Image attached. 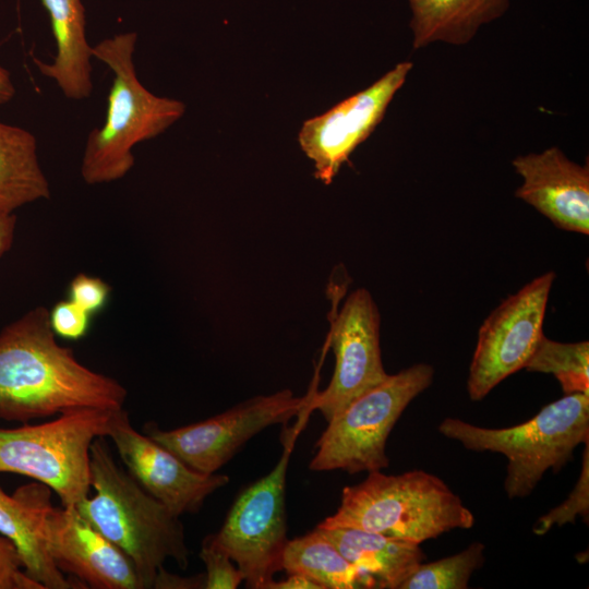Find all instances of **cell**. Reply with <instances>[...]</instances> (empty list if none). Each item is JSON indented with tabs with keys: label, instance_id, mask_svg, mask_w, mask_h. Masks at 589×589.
Returning a JSON list of instances; mask_svg holds the SVG:
<instances>
[{
	"label": "cell",
	"instance_id": "obj_1",
	"mask_svg": "<svg viewBox=\"0 0 589 589\" xmlns=\"http://www.w3.org/2000/svg\"><path fill=\"white\" fill-rule=\"evenodd\" d=\"M127 389L60 346L49 311L36 306L0 333V420L27 422L94 407L123 408Z\"/></svg>",
	"mask_w": 589,
	"mask_h": 589
},
{
	"label": "cell",
	"instance_id": "obj_2",
	"mask_svg": "<svg viewBox=\"0 0 589 589\" xmlns=\"http://www.w3.org/2000/svg\"><path fill=\"white\" fill-rule=\"evenodd\" d=\"M89 486L94 494L75 508L129 556L143 589L153 588L168 558L182 569L188 567L190 551L179 517L115 460L105 436L97 437L91 446Z\"/></svg>",
	"mask_w": 589,
	"mask_h": 589
},
{
	"label": "cell",
	"instance_id": "obj_3",
	"mask_svg": "<svg viewBox=\"0 0 589 589\" xmlns=\"http://www.w3.org/2000/svg\"><path fill=\"white\" fill-rule=\"evenodd\" d=\"M135 32L105 38L92 46L93 58L112 72L107 110L101 125L88 134L81 160V177L87 184L122 179L133 168V148L154 139L182 118L185 105L148 91L139 80L133 56Z\"/></svg>",
	"mask_w": 589,
	"mask_h": 589
},
{
	"label": "cell",
	"instance_id": "obj_4",
	"mask_svg": "<svg viewBox=\"0 0 589 589\" xmlns=\"http://www.w3.org/2000/svg\"><path fill=\"white\" fill-rule=\"evenodd\" d=\"M473 525L471 510L435 474L411 470L393 476L376 470L345 486L336 513L317 527L357 528L420 544Z\"/></svg>",
	"mask_w": 589,
	"mask_h": 589
},
{
	"label": "cell",
	"instance_id": "obj_5",
	"mask_svg": "<svg viewBox=\"0 0 589 589\" xmlns=\"http://www.w3.org/2000/svg\"><path fill=\"white\" fill-rule=\"evenodd\" d=\"M438 431L470 450L504 455L505 493L508 498H525L549 469L560 471L579 444L589 443V394L564 395L514 426L482 428L445 418Z\"/></svg>",
	"mask_w": 589,
	"mask_h": 589
},
{
	"label": "cell",
	"instance_id": "obj_6",
	"mask_svg": "<svg viewBox=\"0 0 589 589\" xmlns=\"http://www.w3.org/2000/svg\"><path fill=\"white\" fill-rule=\"evenodd\" d=\"M117 410L75 408L40 424L0 429V472L27 476L75 507L91 490V446L107 437Z\"/></svg>",
	"mask_w": 589,
	"mask_h": 589
},
{
	"label": "cell",
	"instance_id": "obj_7",
	"mask_svg": "<svg viewBox=\"0 0 589 589\" xmlns=\"http://www.w3.org/2000/svg\"><path fill=\"white\" fill-rule=\"evenodd\" d=\"M434 369L417 363L389 375L328 421L310 462L313 471L350 474L388 467L386 441L406 407L432 383Z\"/></svg>",
	"mask_w": 589,
	"mask_h": 589
},
{
	"label": "cell",
	"instance_id": "obj_8",
	"mask_svg": "<svg viewBox=\"0 0 589 589\" xmlns=\"http://www.w3.org/2000/svg\"><path fill=\"white\" fill-rule=\"evenodd\" d=\"M296 429L285 438L281 457L265 477L236 498L217 533L212 534L242 572L248 588L266 589L281 568L287 540L286 476Z\"/></svg>",
	"mask_w": 589,
	"mask_h": 589
},
{
	"label": "cell",
	"instance_id": "obj_9",
	"mask_svg": "<svg viewBox=\"0 0 589 589\" xmlns=\"http://www.w3.org/2000/svg\"><path fill=\"white\" fill-rule=\"evenodd\" d=\"M311 394L297 397L289 389L251 398L206 420L172 430L148 422L143 433L190 468L216 473L254 435L310 409ZM311 410V409H310Z\"/></svg>",
	"mask_w": 589,
	"mask_h": 589
},
{
	"label": "cell",
	"instance_id": "obj_10",
	"mask_svg": "<svg viewBox=\"0 0 589 589\" xmlns=\"http://www.w3.org/2000/svg\"><path fill=\"white\" fill-rule=\"evenodd\" d=\"M554 273H545L505 299L479 328L467 389L472 401L483 399L497 384L525 369L543 337Z\"/></svg>",
	"mask_w": 589,
	"mask_h": 589
},
{
	"label": "cell",
	"instance_id": "obj_11",
	"mask_svg": "<svg viewBox=\"0 0 589 589\" xmlns=\"http://www.w3.org/2000/svg\"><path fill=\"white\" fill-rule=\"evenodd\" d=\"M412 67L411 61L397 63L366 88L303 122L298 142L313 161L317 180L332 183L354 149L382 122Z\"/></svg>",
	"mask_w": 589,
	"mask_h": 589
},
{
	"label": "cell",
	"instance_id": "obj_12",
	"mask_svg": "<svg viewBox=\"0 0 589 589\" xmlns=\"http://www.w3.org/2000/svg\"><path fill=\"white\" fill-rule=\"evenodd\" d=\"M329 345L335 354L332 380L310 399V409L321 411L327 422L388 376L380 347V314L366 289L350 293L332 323Z\"/></svg>",
	"mask_w": 589,
	"mask_h": 589
},
{
	"label": "cell",
	"instance_id": "obj_13",
	"mask_svg": "<svg viewBox=\"0 0 589 589\" xmlns=\"http://www.w3.org/2000/svg\"><path fill=\"white\" fill-rule=\"evenodd\" d=\"M107 437L136 482L178 517L196 513L213 492L229 482L226 474H205L190 468L135 430L123 408L116 411Z\"/></svg>",
	"mask_w": 589,
	"mask_h": 589
},
{
	"label": "cell",
	"instance_id": "obj_14",
	"mask_svg": "<svg viewBox=\"0 0 589 589\" xmlns=\"http://www.w3.org/2000/svg\"><path fill=\"white\" fill-rule=\"evenodd\" d=\"M41 533L56 566L83 588L143 589L129 556L75 507L50 503L44 512Z\"/></svg>",
	"mask_w": 589,
	"mask_h": 589
},
{
	"label": "cell",
	"instance_id": "obj_15",
	"mask_svg": "<svg viewBox=\"0 0 589 589\" xmlns=\"http://www.w3.org/2000/svg\"><path fill=\"white\" fill-rule=\"evenodd\" d=\"M522 183L515 196L534 207L556 227L589 233V168L556 146L513 159Z\"/></svg>",
	"mask_w": 589,
	"mask_h": 589
},
{
	"label": "cell",
	"instance_id": "obj_16",
	"mask_svg": "<svg viewBox=\"0 0 589 589\" xmlns=\"http://www.w3.org/2000/svg\"><path fill=\"white\" fill-rule=\"evenodd\" d=\"M51 503V489L40 482L17 488L9 495L0 486V533L16 546L24 570L44 589L83 588L56 566L48 553L41 521Z\"/></svg>",
	"mask_w": 589,
	"mask_h": 589
},
{
	"label": "cell",
	"instance_id": "obj_17",
	"mask_svg": "<svg viewBox=\"0 0 589 589\" xmlns=\"http://www.w3.org/2000/svg\"><path fill=\"white\" fill-rule=\"evenodd\" d=\"M51 23L56 55L50 62L34 59L40 73L53 81L71 100H84L93 93L92 46L85 32L81 0H41Z\"/></svg>",
	"mask_w": 589,
	"mask_h": 589
},
{
	"label": "cell",
	"instance_id": "obj_18",
	"mask_svg": "<svg viewBox=\"0 0 589 589\" xmlns=\"http://www.w3.org/2000/svg\"><path fill=\"white\" fill-rule=\"evenodd\" d=\"M320 529L371 588L399 589L425 558L420 544L414 542L357 528Z\"/></svg>",
	"mask_w": 589,
	"mask_h": 589
},
{
	"label": "cell",
	"instance_id": "obj_19",
	"mask_svg": "<svg viewBox=\"0 0 589 589\" xmlns=\"http://www.w3.org/2000/svg\"><path fill=\"white\" fill-rule=\"evenodd\" d=\"M412 47L433 43L461 46L473 39L481 26L506 13L509 0H408Z\"/></svg>",
	"mask_w": 589,
	"mask_h": 589
},
{
	"label": "cell",
	"instance_id": "obj_20",
	"mask_svg": "<svg viewBox=\"0 0 589 589\" xmlns=\"http://www.w3.org/2000/svg\"><path fill=\"white\" fill-rule=\"evenodd\" d=\"M50 197L35 136L26 129L0 121V213Z\"/></svg>",
	"mask_w": 589,
	"mask_h": 589
},
{
	"label": "cell",
	"instance_id": "obj_21",
	"mask_svg": "<svg viewBox=\"0 0 589 589\" xmlns=\"http://www.w3.org/2000/svg\"><path fill=\"white\" fill-rule=\"evenodd\" d=\"M281 568L313 579L323 589L371 588L368 579L337 550L320 528L287 542Z\"/></svg>",
	"mask_w": 589,
	"mask_h": 589
},
{
	"label": "cell",
	"instance_id": "obj_22",
	"mask_svg": "<svg viewBox=\"0 0 589 589\" xmlns=\"http://www.w3.org/2000/svg\"><path fill=\"white\" fill-rule=\"evenodd\" d=\"M525 369L553 374L564 395L589 394V342H557L543 335Z\"/></svg>",
	"mask_w": 589,
	"mask_h": 589
},
{
	"label": "cell",
	"instance_id": "obj_23",
	"mask_svg": "<svg viewBox=\"0 0 589 589\" xmlns=\"http://www.w3.org/2000/svg\"><path fill=\"white\" fill-rule=\"evenodd\" d=\"M484 544L473 542L461 552L421 563L399 589H466L474 570L484 564Z\"/></svg>",
	"mask_w": 589,
	"mask_h": 589
},
{
	"label": "cell",
	"instance_id": "obj_24",
	"mask_svg": "<svg viewBox=\"0 0 589 589\" xmlns=\"http://www.w3.org/2000/svg\"><path fill=\"white\" fill-rule=\"evenodd\" d=\"M582 466L579 479L568 495L558 506L540 517L533 532L538 536L545 534L554 526L574 524L577 516L588 524L589 520V443L585 444Z\"/></svg>",
	"mask_w": 589,
	"mask_h": 589
},
{
	"label": "cell",
	"instance_id": "obj_25",
	"mask_svg": "<svg viewBox=\"0 0 589 589\" xmlns=\"http://www.w3.org/2000/svg\"><path fill=\"white\" fill-rule=\"evenodd\" d=\"M200 557L206 568L204 588L236 589L244 580L242 572L233 564L230 556L217 545L212 534L204 539Z\"/></svg>",
	"mask_w": 589,
	"mask_h": 589
},
{
	"label": "cell",
	"instance_id": "obj_26",
	"mask_svg": "<svg viewBox=\"0 0 589 589\" xmlns=\"http://www.w3.org/2000/svg\"><path fill=\"white\" fill-rule=\"evenodd\" d=\"M91 314L73 301L57 302L49 311V323L56 336L69 340H79L89 329Z\"/></svg>",
	"mask_w": 589,
	"mask_h": 589
},
{
	"label": "cell",
	"instance_id": "obj_27",
	"mask_svg": "<svg viewBox=\"0 0 589 589\" xmlns=\"http://www.w3.org/2000/svg\"><path fill=\"white\" fill-rule=\"evenodd\" d=\"M110 297V286L99 277L75 275L69 285V299L89 314L103 310Z\"/></svg>",
	"mask_w": 589,
	"mask_h": 589
},
{
	"label": "cell",
	"instance_id": "obj_28",
	"mask_svg": "<svg viewBox=\"0 0 589 589\" xmlns=\"http://www.w3.org/2000/svg\"><path fill=\"white\" fill-rule=\"evenodd\" d=\"M0 589H44L27 576L14 543L0 536Z\"/></svg>",
	"mask_w": 589,
	"mask_h": 589
},
{
	"label": "cell",
	"instance_id": "obj_29",
	"mask_svg": "<svg viewBox=\"0 0 589 589\" xmlns=\"http://www.w3.org/2000/svg\"><path fill=\"white\" fill-rule=\"evenodd\" d=\"M204 575L182 578L161 568L156 576L153 588H204Z\"/></svg>",
	"mask_w": 589,
	"mask_h": 589
},
{
	"label": "cell",
	"instance_id": "obj_30",
	"mask_svg": "<svg viewBox=\"0 0 589 589\" xmlns=\"http://www.w3.org/2000/svg\"><path fill=\"white\" fill-rule=\"evenodd\" d=\"M288 575L286 579L280 581L273 579L266 589H323L321 585L305 575L299 573Z\"/></svg>",
	"mask_w": 589,
	"mask_h": 589
},
{
	"label": "cell",
	"instance_id": "obj_31",
	"mask_svg": "<svg viewBox=\"0 0 589 589\" xmlns=\"http://www.w3.org/2000/svg\"><path fill=\"white\" fill-rule=\"evenodd\" d=\"M16 226L14 213H0V257L12 247Z\"/></svg>",
	"mask_w": 589,
	"mask_h": 589
},
{
	"label": "cell",
	"instance_id": "obj_32",
	"mask_svg": "<svg viewBox=\"0 0 589 589\" xmlns=\"http://www.w3.org/2000/svg\"><path fill=\"white\" fill-rule=\"evenodd\" d=\"M15 95V87L10 73L0 65V105L10 101Z\"/></svg>",
	"mask_w": 589,
	"mask_h": 589
}]
</instances>
